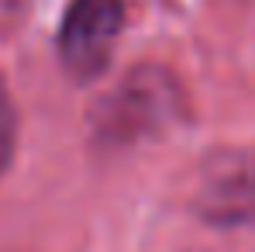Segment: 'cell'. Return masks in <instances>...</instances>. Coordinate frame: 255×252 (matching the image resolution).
I'll list each match as a JSON object with an SVG mask.
<instances>
[{
    "instance_id": "obj_3",
    "label": "cell",
    "mask_w": 255,
    "mask_h": 252,
    "mask_svg": "<svg viewBox=\"0 0 255 252\" xmlns=\"http://www.w3.org/2000/svg\"><path fill=\"white\" fill-rule=\"evenodd\" d=\"M197 211L214 225H242L255 218V152H217L200 169Z\"/></svg>"
},
{
    "instance_id": "obj_2",
    "label": "cell",
    "mask_w": 255,
    "mask_h": 252,
    "mask_svg": "<svg viewBox=\"0 0 255 252\" xmlns=\"http://www.w3.org/2000/svg\"><path fill=\"white\" fill-rule=\"evenodd\" d=\"M121 24H125L121 0H73L59 28L62 66L80 80L104 73L121 35Z\"/></svg>"
},
{
    "instance_id": "obj_1",
    "label": "cell",
    "mask_w": 255,
    "mask_h": 252,
    "mask_svg": "<svg viewBox=\"0 0 255 252\" xmlns=\"http://www.w3.org/2000/svg\"><path fill=\"white\" fill-rule=\"evenodd\" d=\"M179 114V90L169 80V73L145 66L134 69L114 97L104 100L97 111V128L111 142H134L159 128H166Z\"/></svg>"
},
{
    "instance_id": "obj_4",
    "label": "cell",
    "mask_w": 255,
    "mask_h": 252,
    "mask_svg": "<svg viewBox=\"0 0 255 252\" xmlns=\"http://www.w3.org/2000/svg\"><path fill=\"white\" fill-rule=\"evenodd\" d=\"M14 142H17V111H14V100L0 80V176L14 159Z\"/></svg>"
}]
</instances>
